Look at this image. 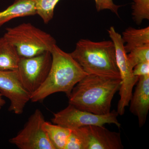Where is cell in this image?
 Returning a JSON list of instances; mask_svg holds the SVG:
<instances>
[{"label": "cell", "instance_id": "1", "mask_svg": "<svg viewBox=\"0 0 149 149\" xmlns=\"http://www.w3.org/2000/svg\"><path fill=\"white\" fill-rule=\"evenodd\" d=\"M120 83V78L88 74L73 88L68 97L69 104L94 114H107Z\"/></svg>", "mask_w": 149, "mask_h": 149}, {"label": "cell", "instance_id": "2", "mask_svg": "<svg viewBox=\"0 0 149 149\" xmlns=\"http://www.w3.org/2000/svg\"><path fill=\"white\" fill-rule=\"evenodd\" d=\"M52 63L45 81L35 93L30 100L40 102L54 93L62 92L69 97L73 88L88 74L70 53L56 45L51 51Z\"/></svg>", "mask_w": 149, "mask_h": 149}, {"label": "cell", "instance_id": "3", "mask_svg": "<svg viewBox=\"0 0 149 149\" xmlns=\"http://www.w3.org/2000/svg\"><path fill=\"white\" fill-rule=\"evenodd\" d=\"M70 54L88 74L120 79L112 41L95 42L81 39Z\"/></svg>", "mask_w": 149, "mask_h": 149}, {"label": "cell", "instance_id": "4", "mask_svg": "<svg viewBox=\"0 0 149 149\" xmlns=\"http://www.w3.org/2000/svg\"><path fill=\"white\" fill-rule=\"evenodd\" d=\"M3 37L16 47L21 57H32L49 51L56 44L52 36L30 23L6 29Z\"/></svg>", "mask_w": 149, "mask_h": 149}, {"label": "cell", "instance_id": "5", "mask_svg": "<svg viewBox=\"0 0 149 149\" xmlns=\"http://www.w3.org/2000/svg\"><path fill=\"white\" fill-rule=\"evenodd\" d=\"M108 32L115 48L116 63L121 80L119 90L120 99L118 103L116 111L118 115H123L125 107L130 103L133 87L138 82L139 77L133 74V68L130 66L128 61L121 35L112 26L110 27Z\"/></svg>", "mask_w": 149, "mask_h": 149}, {"label": "cell", "instance_id": "6", "mask_svg": "<svg viewBox=\"0 0 149 149\" xmlns=\"http://www.w3.org/2000/svg\"><path fill=\"white\" fill-rule=\"evenodd\" d=\"M52 63L50 52L46 51L32 57H21L17 70L22 84L32 95L47 77Z\"/></svg>", "mask_w": 149, "mask_h": 149}, {"label": "cell", "instance_id": "7", "mask_svg": "<svg viewBox=\"0 0 149 149\" xmlns=\"http://www.w3.org/2000/svg\"><path fill=\"white\" fill-rule=\"evenodd\" d=\"M117 111L113 110L107 114L98 115L78 109L69 104L64 109L54 113L52 122L71 130L88 125H104L113 124L118 127L121 124L118 122Z\"/></svg>", "mask_w": 149, "mask_h": 149}, {"label": "cell", "instance_id": "8", "mask_svg": "<svg viewBox=\"0 0 149 149\" xmlns=\"http://www.w3.org/2000/svg\"><path fill=\"white\" fill-rule=\"evenodd\" d=\"M45 121L42 111L36 109L23 129L9 142L20 149H55L43 128Z\"/></svg>", "mask_w": 149, "mask_h": 149}, {"label": "cell", "instance_id": "9", "mask_svg": "<svg viewBox=\"0 0 149 149\" xmlns=\"http://www.w3.org/2000/svg\"><path fill=\"white\" fill-rule=\"evenodd\" d=\"M0 93L10 101L9 110L17 115L21 114L31 94L22 84L17 70H0Z\"/></svg>", "mask_w": 149, "mask_h": 149}, {"label": "cell", "instance_id": "10", "mask_svg": "<svg viewBox=\"0 0 149 149\" xmlns=\"http://www.w3.org/2000/svg\"><path fill=\"white\" fill-rule=\"evenodd\" d=\"M80 135L86 149H123L121 135L103 125H91L73 129Z\"/></svg>", "mask_w": 149, "mask_h": 149}, {"label": "cell", "instance_id": "11", "mask_svg": "<svg viewBox=\"0 0 149 149\" xmlns=\"http://www.w3.org/2000/svg\"><path fill=\"white\" fill-rule=\"evenodd\" d=\"M130 99V111L138 117L139 127L146 120L149 109V75L140 76Z\"/></svg>", "mask_w": 149, "mask_h": 149}, {"label": "cell", "instance_id": "12", "mask_svg": "<svg viewBox=\"0 0 149 149\" xmlns=\"http://www.w3.org/2000/svg\"><path fill=\"white\" fill-rule=\"evenodd\" d=\"M36 14L34 0H15L11 5L0 12V27L13 19Z\"/></svg>", "mask_w": 149, "mask_h": 149}, {"label": "cell", "instance_id": "13", "mask_svg": "<svg viewBox=\"0 0 149 149\" xmlns=\"http://www.w3.org/2000/svg\"><path fill=\"white\" fill-rule=\"evenodd\" d=\"M122 39L126 53L134 49L149 46V27L137 29L130 27L122 33Z\"/></svg>", "mask_w": 149, "mask_h": 149}, {"label": "cell", "instance_id": "14", "mask_svg": "<svg viewBox=\"0 0 149 149\" xmlns=\"http://www.w3.org/2000/svg\"><path fill=\"white\" fill-rule=\"evenodd\" d=\"M21 57L16 47L4 37L0 38V70H16Z\"/></svg>", "mask_w": 149, "mask_h": 149}, {"label": "cell", "instance_id": "15", "mask_svg": "<svg viewBox=\"0 0 149 149\" xmlns=\"http://www.w3.org/2000/svg\"><path fill=\"white\" fill-rule=\"evenodd\" d=\"M43 128L55 149H65L72 130L58 124L45 121Z\"/></svg>", "mask_w": 149, "mask_h": 149}, {"label": "cell", "instance_id": "16", "mask_svg": "<svg viewBox=\"0 0 149 149\" xmlns=\"http://www.w3.org/2000/svg\"><path fill=\"white\" fill-rule=\"evenodd\" d=\"M60 0H34L37 14L48 24L53 18L56 5Z\"/></svg>", "mask_w": 149, "mask_h": 149}, {"label": "cell", "instance_id": "17", "mask_svg": "<svg viewBox=\"0 0 149 149\" xmlns=\"http://www.w3.org/2000/svg\"><path fill=\"white\" fill-rule=\"evenodd\" d=\"M132 18L136 24L140 25L144 19H149V0H133Z\"/></svg>", "mask_w": 149, "mask_h": 149}, {"label": "cell", "instance_id": "18", "mask_svg": "<svg viewBox=\"0 0 149 149\" xmlns=\"http://www.w3.org/2000/svg\"><path fill=\"white\" fill-rule=\"evenodd\" d=\"M128 61L132 68L141 63L149 62V46L134 49L127 54Z\"/></svg>", "mask_w": 149, "mask_h": 149}, {"label": "cell", "instance_id": "19", "mask_svg": "<svg viewBox=\"0 0 149 149\" xmlns=\"http://www.w3.org/2000/svg\"><path fill=\"white\" fill-rule=\"evenodd\" d=\"M65 149H86L83 139L75 130H72Z\"/></svg>", "mask_w": 149, "mask_h": 149}, {"label": "cell", "instance_id": "20", "mask_svg": "<svg viewBox=\"0 0 149 149\" xmlns=\"http://www.w3.org/2000/svg\"><path fill=\"white\" fill-rule=\"evenodd\" d=\"M96 9L97 11L109 10L118 16V9L121 6L116 5L113 0H95Z\"/></svg>", "mask_w": 149, "mask_h": 149}, {"label": "cell", "instance_id": "21", "mask_svg": "<svg viewBox=\"0 0 149 149\" xmlns=\"http://www.w3.org/2000/svg\"><path fill=\"white\" fill-rule=\"evenodd\" d=\"M133 73L135 76H146L149 75V62L141 63L133 68Z\"/></svg>", "mask_w": 149, "mask_h": 149}, {"label": "cell", "instance_id": "22", "mask_svg": "<svg viewBox=\"0 0 149 149\" xmlns=\"http://www.w3.org/2000/svg\"><path fill=\"white\" fill-rule=\"evenodd\" d=\"M3 97L1 94L0 93V109H1L6 104L5 100L3 98Z\"/></svg>", "mask_w": 149, "mask_h": 149}]
</instances>
